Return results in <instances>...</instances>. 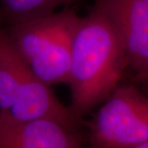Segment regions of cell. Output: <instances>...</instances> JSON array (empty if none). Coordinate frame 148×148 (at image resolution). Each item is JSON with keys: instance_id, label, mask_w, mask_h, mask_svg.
<instances>
[{"instance_id": "cell-10", "label": "cell", "mask_w": 148, "mask_h": 148, "mask_svg": "<svg viewBox=\"0 0 148 148\" xmlns=\"http://www.w3.org/2000/svg\"><path fill=\"white\" fill-rule=\"evenodd\" d=\"M147 114H148V98H147Z\"/></svg>"}, {"instance_id": "cell-9", "label": "cell", "mask_w": 148, "mask_h": 148, "mask_svg": "<svg viewBox=\"0 0 148 148\" xmlns=\"http://www.w3.org/2000/svg\"><path fill=\"white\" fill-rule=\"evenodd\" d=\"M130 148H148V139L146 140V141H144V142H143V143H139L138 145H136V146H134V147Z\"/></svg>"}, {"instance_id": "cell-6", "label": "cell", "mask_w": 148, "mask_h": 148, "mask_svg": "<svg viewBox=\"0 0 148 148\" xmlns=\"http://www.w3.org/2000/svg\"><path fill=\"white\" fill-rule=\"evenodd\" d=\"M76 128L52 119L16 121L0 114V148H81Z\"/></svg>"}, {"instance_id": "cell-3", "label": "cell", "mask_w": 148, "mask_h": 148, "mask_svg": "<svg viewBox=\"0 0 148 148\" xmlns=\"http://www.w3.org/2000/svg\"><path fill=\"white\" fill-rule=\"evenodd\" d=\"M87 123L91 148H130L148 139L147 98L131 85L118 86Z\"/></svg>"}, {"instance_id": "cell-8", "label": "cell", "mask_w": 148, "mask_h": 148, "mask_svg": "<svg viewBox=\"0 0 148 148\" xmlns=\"http://www.w3.org/2000/svg\"><path fill=\"white\" fill-rule=\"evenodd\" d=\"M78 0H1L0 21L8 25L45 16Z\"/></svg>"}, {"instance_id": "cell-7", "label": "cell", "mask_w": 148, "mask_h": 148, "mask_svg": "<svg viewBox=\"0 0 148 148\" xmlns=\"http://www.w3.org/2000/svg\"><path fill=\"white\" fill-rule=\"evenodd\" d=\"M27 68L6 29L0 27V112L10 109Z\"/></svg>"}, {"instance_id": "cell-2", "label": "cell", "mask_w": 148, "mask_h": 148, "mask_svg": "<svg viewBox=\"0 0 148 148\" xmlns=\"http://www.w3.org/2000/svg\"><path fill=\"white\" fill-rule=\"evenodd\" d=\"M81 16L66 8L10 25L6 31L33 73L49 85L69 83L75 32Z\"/></svg>"}, {"instance_id": "cell-5", "label": "cell", "mask_w": 148, "mask_h": 148, "mask_svg": "<svg viewBox=\"0 0 148 148\" xmlns=\"http://www.w3.org/2000/svg\"><path fill=\"white\" fill-rule=\"evenodd\" d=\"M28 67V66H27ZM0 114L16 121L52 119L72 128L80 120L53 94L50 85L37 77L27 68L10 109Z\"/></svg>"}, {"instance_id": "cell-4", "label": "cell", "mask_w": 148, "mask_h": 148, "mask_svg": "<svg viewBox=\"0 0 148 148\" xmlns=\"http://www.w3.org/2000/svg\"><path fill=\"white\" fill-rule=\"evenodd\" d=\"M115 30L137 79L148 81V0H95Z\"/></svg>"}, {"instance_id": "cell-1", "label": "cell", "mask_w": 148, "mask_h": 148, "mask_svg": "<svg viewBox=\"0 0 148 148\" xmlns=\"http://www.w3.org/2000/svg\"><path fill=\"white\" fill-rule=\"evenodd\" d=\"M127 66L126 54L115 30L95 5L81 17L75 32L69 83V106L74 116L82 117L119 86Z\"/></svg>"}]
</instances>
